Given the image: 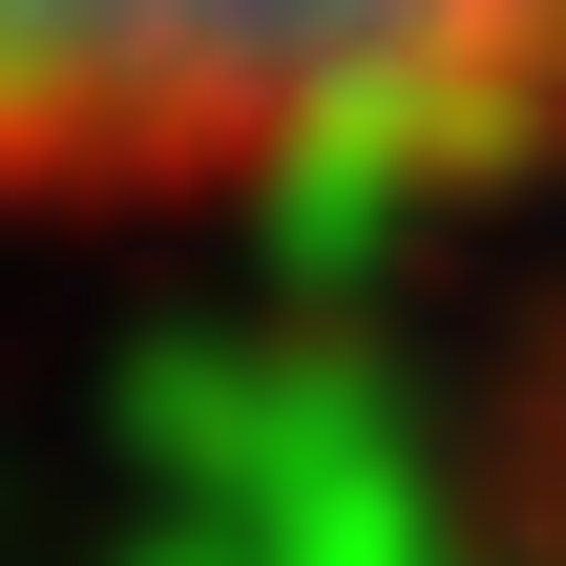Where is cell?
<instances>
[{
	"mask_svg": "<svg viewBox=\"0 0 566 566\" xmlns=\"http://www.w3.org/2000/svg\"><path fill=\"white\" fill-rule=\"evenodd\" d=\"M566 126V0H0V189H399Z\"/></svg>",
	"mask_w": 566,
	"mask_h": 566,
	"instance_id": "6da1fadb",
	"label": "cell"
}]
</instances>
